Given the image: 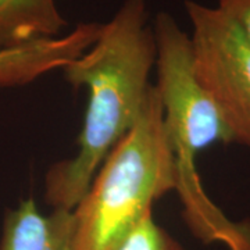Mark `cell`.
I'll return each instance as SVG.
<instances>
[{
	"label": "cell",
	"instance_id": "obj_1",
	"mask_svg": "<svg viewBox=\"0 0 250 250\" xmlns=\"http://www.w3.org/2000/svg\"><path fill=\"white\" fill-rule=\"evenodd\" d=\"M157 46L145 0H124L98 39L62 74L75 90H88L78 152L45 175V202L74 210L89 190L108 153L141 117L153 83Z\"/></svg>",
	"mask_w": 250,
	"mask_h": 250
},
{
	"label": "cell",
	"instance_id": "obj_2",
	"mask_svg": "<svg viewBox=\"0 0 250 250\" xmlns=\"http://www.w3.org/2000/svg\"><path fill=\"white\" fill-rule=\"evenodd\" d=\"M175 157L152 85L141 117L100 166L74 208L72 250H120L153 205L177 189Z\"/></svg>",
	"mask_w": 250,
	"mask_h": 250
},
{
	"label": "cell",
	"instance_id": "obj_3",
	"mask_svg": "<svg viewBox=\"0 0 250 250\" xmlns=\"http://www.w3.org/2000/svg\"><path fill=\"white\" fill-rule=\"evenodd\" d=\"M157 82L153 83L164 111V126L175 157L178 182L196 178L197 153L215 143H232L228 128L193 67L189 34L160 11L153 20Z\"/></svg>",
	"mask_w": 250,
	"mask_h": 250
},
{
	"label": "cell",
	"instance_id": "obj_4",
	"mask_svg": "<svg viewBox=\"0 0 250 250\" xmlns=\"http://www.w3.org/2000/svg\"><path fill=\"white\" fill-rule=\"evenodd\" d=\"M193 67L232 143L250 149V41L217 6L185 0Z\"/></svg>",
	"mask_w": 250,
	"mask_h": 250
},
{
	"label": "cell",
	"instance_id": "obj_5",
	"mask_svg": "<svg viewBox=\"0 0 250 250\" xmlns=\"http://www.w3.org/2000/svg\"><path fill=\"white\" fill-rule=\"evenodd\" d=\"M100 29V22H80L68 34L1 50L0 89L28 85L49 72L62 70L93 45Z\"/></svg>",
	"mask_w": 250,
	"mask_h": 250
},
{
	"label": "cell",
	"instance_id": "obj_6",
	"mask_svg": "<svg viewBox=\"0 0 250 250\" xmlns=\"http://www.w3.org/2000/svg\"><path fill=\"white\" fill-rule=\"evenodd\" d=\"M74 235V210L53 208L45 214L29 197L6 211L0 250H72Z\"/></svg>",
	"mask_w": 250,
	"mask_h": 250
},
{
	"label": "cell",
	"instance_id": "obj_7",
	"mask_svg": "<svg viewBox=\"0 0 250 250\" xmlns=\"http://www.w3.org/2000/svg\"><path fill=\"white\" fill-rule=\"evenodd\" d=\"M67 27L56 0H0V52L57 38Z\"/></svg>",
	"mask_w": 250,
	"mask_h": 250
},
{
	"label": "cell",
	"instance_id": "obj_8",
	"mask_svg": "<svg viewBox=\"0 0 250 250\" xmlns=\"http://www.w3.org/2000/svg\"><path fill=\"white\" fill-rule=\"evenodd\" d=\"M120 250H185V248L154 221L152 213L143 218Z\"/></svg>",
	"mask_w": 250,
	"mask_h": 250
},
{
	"label": "cell",
	"instance_id": "obj_9",
	"mask_svg": "<svg viewBox=\"0 0 250 250\" xmlns=\"http://www.w3.org/2000/svg\"><path fill=\"white\" fill-rule=\"evenodd\" d=\"M217 7L223 10L250 41V0H218Z\"/></svg>",
	"mask_w": 250,
	"mask_h": 250
}]
</instances>
